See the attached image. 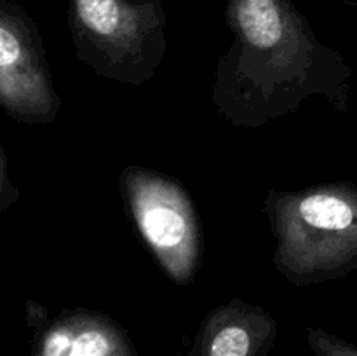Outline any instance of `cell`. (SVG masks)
<instances>
[{
	"instance_id": "6da1fadb",
	"label": "cell",
	"mask_w": 357,
	"mask_h": 356,
	"mask_svg": "<svg viewBox=\"0 0 357 356\" xmlns=\"http://www.w3.org/2000/svg\"><path fill=\"white\" fill-rule=\"evenodd\" d=\"M234 40L216 66L211 100L236 128H260L323 96L347 114L351 66L323 44L293 0H227Z\"/></svg>"
},
{
	"instance_id": "7a4b0ae2",
	"label": "cell",
	"mask_w": 357,
	"mask_h": 356,
	"mask_svg": "<svg viewBox=\"0 0 357 356\" xmlns=\"http://www.w3.org/2000/svg\"><path fill=\"white\" fill-rule=\"evenodd\" d=\"M275 269L296 286L340 279L357 269V185L330 181L303 191H268Z\"/></svg>"
},
{
	"instance_id": "ba28073f",
	"label": "cell",
	"mask_w": 357,
	"mask_h": 356,
	"mask_svg": "<svg viewBox=\"0 0 357 356\" xmlns=\"http://www.w3.org/2000/svg\"><path fill=\"white\" fill-rule=\"evenodd\" d=\"M307 344L316 356H357V346L323 328L307 330Z\"/></svg>"
},
{
	"instance_id": "8992f818",
	"label": "cell",
	"mask_w": 357,
	"mask_h": 356,
	"mask_svg": "<svg viewBox=\"0 0 357 356\" xmlns=\"http://www.w3.org/2000/svg\"><path fill=\"white\" fill-rule=\"evenodd\" d=\"M28 323L37 328L31 356H139L128 332L100 311L73 307L54 318L28 302Z\"/></svg>"
},
{
	"instance_id": "277c9868",
	"label": "cell",
	"mask_w": 357,
	"mask_h": 356,
	"mask_svg": "<svg viewBox=\"0 0 357 356\" xmlns=\"http://www.w3.org/2000/svg\"><path fill=\"white\" fill-rule=\"evenodd\" d=\"M136 230L164 274L188 285L201 265L202 232L195 202L173 177L129 164L119 177Z\"/></svg>"
},
{
	"instance_id": "3957f363",
	"label": "cell",
	"mask_w": 357,
	"mask_h": 356,
	"mask_svg": "<svg viewBox=\"0 0 357 356\" xmlns=\"http://www.w3.org/2000/svg\"><path fill=\"white\" fill-rule=\"evenodd\" d=\"M77 59L129 86L153 79L167 49L162 0H66Z\"/></svg>"
},
{
	"instance_id": "9c48e42d",
	"label": "cell",
	"mask_w": 357,
	"mask_h": 356,
	"mask_svg": "<svg viewBox=\"0 0 357 356\" xmlns=\"http://www.w3.org/2000/svg\"><path fill=\"white\" fill-rule=\"evenodd\" d=\"M21 192L9 178V163L3 149L0 147V212H6L10 206L16 205Z\"/></svg>"
},
{
	"instance_id": "52a82bcc",
	"label": "cell",
	"mask_w": 357,
	"mask_h": 356,
	"mask_svg": "<svg viewBox=\"0 0 357 356\" xmlns=\"http://www.w3.org/2000/svg\"><path fill=\"white\" fill-rule=\"evenodd\" d=\"M278 334L267 309L232 299L206 314L185 356H268Z\"/></svg>"
},
{
	"instance_id": "5b68a950",
	"label": "cell",
	"mask_w": 357,
	"mask_h": 356,
	"mask_svg": "<svg viewBox=\"0 0 357 356\" xmlns=\"http://www.w3.org/2000/svg\"><path fill=\"white\" fill-rule=\"evenodd\" d=\"M0 108L24 124H49L61 108L40 30L13 0H0Z\"/></svg>"
}]
</instances>
